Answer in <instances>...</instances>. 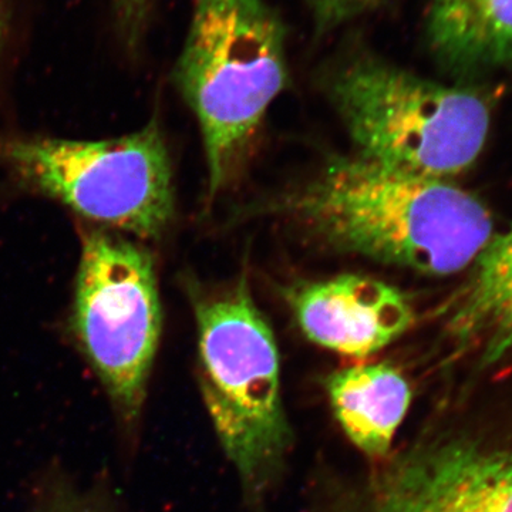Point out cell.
Masks as SVG:
<instances>
[{
    "mask_svg": "<svg viewBox=\"0 0 512 512\" xmlns=\"http://www.w3.org/2000/svg\"><path fill=\"white\" fill-rule=\"evenodd\" d=\"M275 211L325 247L434 276L473 265L494 237L474 195L357 156L330 160Z\"/></svg>",
    "mask_w": 512,
    "mask_h": 512,
    "instance_id": "1",
    "label": "cell"
},
{
    "mask_svg": "<svg viewBox=\"0 0 512 512\" xmlns=\"http://www.w3.org/2000/svg\"><path fill=\"white\" fill-rule=\"evenodd\" d=\"M194 312L205 409L245 500L261 507L293 447L274 332L245 278L195 299Z\"/></svg>",
    "mask_w": 512,
    "mask_h": 512,
    "instance_id": "2",
    "label": "cell"
},
{
    "mask_svg": "<svg viewBox=\"0 0 512 512\" xmlns=\"http://www.w3.org/2000/svg\"><path fill=\"white\" fill-rule=\"evenodd\" d=\"M286 26L266 0H194L175 82L200 124L214 198L289 83Z\"/></svg>",
    "mask_w": 512,
    "mask_h": 512,
    "instance_id": "3",
    "label": "cell"
},
{
    "mask_svg": "<svg viewBox=\"0 0 512 512\" xmlns=\"http://www.w3.org/2000/svg\"><path fill=\"white\" fill-rule=\"evenodd\" d=\"M328 93L356 156L400 173L446 181L467 170L487 140L483 94L421 79L376 56L339 64Z\"/></svg>",
    "mask_w": 512,
    "mask_h": 512,
    "instance_id": "4",
    "label": "cell"
},
{
    "mask_svg": "<svg viewBox=\"0 0 512 512\" xmlns=\"http://www.w3.org/2000/svg\"><path fill=\"white\" fill-rule=\"evenodd\" d=\"M0 165L84 218L157 238L174 215L170 154L157 121L104 141L0 134Z\"/></svg>",
    "mask_w": 512,
    "mask_h": 512,
    "instance_id": "5",
    "label": "cell"
},
{
    "mask_svg": "<svg viewBox=\"0 0 512 512\" xmlns=\"http://www.w3.org/2000/svg\"><path fill=\"white\" fill-rule=\"evenodd\" d=\"M161 325L151 255L106 229H87L70 329L127 431L136 430L143 413Z\"/></svg>",
    "mask_w": 512,
    "mask_h": 512,
    "instance_id": "6",
    "label": "cell"
},
{
    "mask_svg": "<svg viewBox=\"0 0 512 512\" xmlns=\"http://www.w3.org/2000/svg\"><path fill=\"white\" fill-rule=\"evenodd\" d=\"M339 512H512V421L423 434L376 461Z\"/></svg>",
    "mask_w": 512,
    "mask_h": 512,
    "instance_id": "7",
    "label": "cell"
},
{
    "mask_svg": "<svg viewBox=\"0 0 512 512\" xmlns=\"http://www.w3.org/2000/svg\"><path fill=\"white\" fill-rule=\"evenodd\" d=\"M286 301L306 338L355 359L392 345L416 322L409 296L370 276L306 282L289 289Z\"/></svg>",
    "mask_w": 512,
    "mask_h": 512,
    "instance_id": "8",
    "label": "cell"
},
{
    "mask_svg": "<svg viewBox=\"0 0 512 512\" xmlns=\"http://www.w3.org/2000/svg\"><path fill=\"white\" fill-rule=\"evenodd\" d=\"M323 386L350 443L370 460L389 457L412 404L407 377L390 363H370L336 370Z\"/></svg>",
    "mask_w": 512,
    "mask_h": 512,
    "instance_id": "9",
    "label": "cell"
},
{
    "mask_svg": "<svg viewBox=\"0 0 512 512\" xmlns=\"http://www.w3.org/2000/svg\"><path fill=\"white\" fill-rule=\"evenodd\" d=\"M424 32L433 55L453 72L512 64V0H430Z\"/></svg>",
    "mask_w": 512,
    "mask_h": 512,
    "instance_id": "10",
    "label": "cell"
},
{
    "mask_svg": "<svg viewBox=\"0 0 512 512\" xmlns=\"http://www.w3.org/2000/svg\"><path fill=\"white\" fill-rule=\"evenodd\" d=\"M448 328L458 342L477 346L485 363L512 352V227L494 235L474 262Z\"/></svg>",
    "mask_w": 512,
    "mask_h": 512,
    "instance_id": "11",
    "label": "cell"
},
{
    "mask_svg": "<svg viewBox=\"0 0 512 512\" xmlns=\"http://www.w3.org/2000/svg\"><path fill=\"white\" fill-rule=\"evenodd\" d=\"M319 32H329L373 12L386 0H302Z\"/></svg>",
    "mask_w": 512,
    "mask_h": 512,
    "instance_id": "12",
    "label": "cell"
},
{
    "mask_svg": "<svg viewBox=\"0 0 512 512\" xmlns=\"http://www.w3.org/2000/svg\"><path fill=\"white\" fill-rule=\"evenodd\" d=\"M36 512H113L100 490H79L70 484H57L46 495Z\"/></svg>",
    "mask_w": 512,
    "mask_h": 512,
    "instance_id": "13",
    "label": "cell"
},
{
    "mask_svg": "<svg viewBox=\"0 0 512 512\" xmlns=\"http://www.w3.org/2000/svg\"><path fill=\"white\" fill-rule=\"evenodd\" d=\"M151 0H114L117 15L128 39L136 40L146 25Z\"/></svg>",
    "mask_w": 512,
    "mask_h": 512,
    "instance_id": "14",
    "label": "cell"
},
{
    "mask_svg": "<svg viewBox=\"0 0 512 512\" xmlns=\"http://www.w3.org/2000/svg\"><path fill=\"white\" fill-rule=\"evenodd\" d=\"M3 26H5V23H3V13L2 8H0V37L3 35Z\"/></svg>",
    "mask_w": 512,
    "mask_h": 512,
    "instance_id": "15",
    "label": "cell"
}]
</instances>
